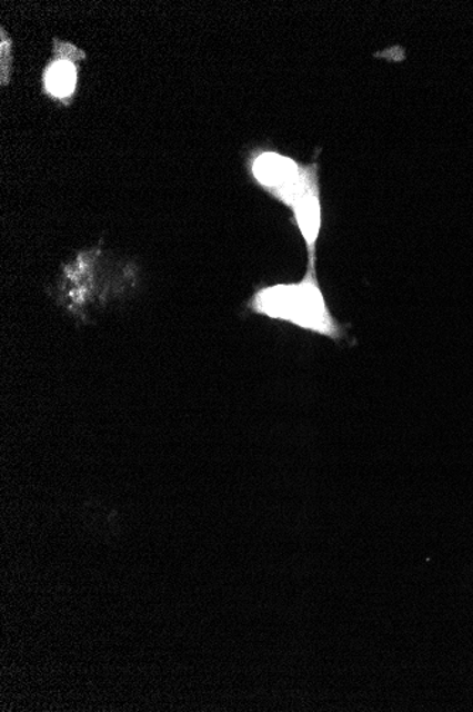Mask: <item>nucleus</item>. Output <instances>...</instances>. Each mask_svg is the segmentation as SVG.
Wrapping results in <instances>:
<instances>
[{
	"instance_id": "obj_5",
	"label": "nucleus",
	"mask_w": 473,
	"mask_h": 712,
	"mask_svg": "<svg viewBox=\"0 0 473 712\" xmlns=\"http://www.w3.org/2000/svg\"><path fill=\"white\" fill-rule=\"evenodd\" d=\"M8 55H9V59H12V43H10V38L8 39L7 32H4V29H2V83L3 86L8 85V76L10 77V70L8 68V63H10V61H8Z\"/></svg>"
},
{
	"instance_id": "obj_2",
	"label": "nucleus",
	"mask_w": 473,
	"mask_h": 712,
	"mask_svg": "<svg viewBox=\"0 0 473 712\" xmlns=\"http://www.w3.org/2000/svg\"><path fill=\"white\" fill-rule=\"evenodd\" d=\"M255 182L276 201L292 208L306 187L318 178V164L301 166L294 158L276 151H262L251 161Z\"/></svg>"
},
{
	"instance_id": "obj_3",
	"label": "nucleus",
	"mask_w": 473,
	"mask_h": 712,
	"mask_svg": "<svg viewBox=\"0 0 473 712\" xmlns=\"http://www.w3.org/2000/svg\"><path fill=\"white\" fill-rule=\"evenodd\" d=\"M56 58L44 70L43 87L44 93L51 99L69 102L73 99L79 81V69L76 61L84 59L85 55L76 46L54 40Z\"/></svg>"
},
{
	"instance_id": "obj_4",
	"label": "nucleus",
	"mask_w": 473,
	"mask_h": 712,
	"mask_svg": "<svg viewBox=\"0 0 473 712\" xmlns=\"http://www.w3.org/2000/svg\"><path fill=\"white\" fill-rule=\"evenodd\" d=\"M294 222L306 244L308 265H316V244L322 229V204L319 178L313 179L291 208Z\"/></svg>"
},
{
	"instance_id": "obj_1",
	"label": "nucleus",
	"mask_w": 473,
	"mask_h": 712,
	"mask_svg": "<svg viewBox=\"0 0 473 712\" xmlns=\"http://www.w3.org/2000/svg\"><path fill=\"white\" fill-rule=\"evenodd\" d=\"M251 314L285 322L298 329L341 340L343 330L326 304L319 285L316 265H308L306 274L294 284H276L256 289L246 304Z\"/></svg>"
}]
</instances>
